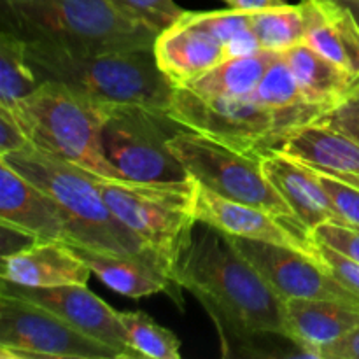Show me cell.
Returning <instances> with one entry per match:
<instances>
[{
  "instance_id": "28",
  "label": "cell",
  "mask_w": 359,
  "mask_h": 359,
  "mask_svg": "<svg viewBox=\"0 0 359 359\" xmlns=\"http://www.w3.org/2000/svg\"><path fill=\"white\" fill-rule=\"evenodd\" d=\"M119 318H121V325L128 337L130 346L140 358H181V340L170 330L158 325L146 312H121Z\"/></svg>"
},
{
  "instance_id": "15",
  "label": "cell",
  "mask_w": 359,
  "mask_h": 359,
  "mask_svg": "<svg viewBox=\"0 0 359 359\" xmlns=\"http://www.w3.org/2000/svg\"><path fill=\"white\" fill-rule=\"evenodd\" d=\"M74 252L91 269L102 283L112 291L128 298H146L165 293L181 304V286L175 283L174 272L161 262L140 255L98 251L67 242Z\"/></svg>"
},
{
  "instance_id": "17",
  "label": "cell",
  "mask_w": 359,
  "mask_h": 359,
  "mask_svg": "<svg viewBox=\"0 0 359 359\" xmlns=\"http://www.w3.org/2000/svg\"><path fill=\"white\" fill-rule=\"evenodd\" d=\"M91 273L65 241H35L0 262V279L30 287L88 284Z\"/></svg>"
},
{
  "instance_id": "39",
  "label": "cell",
  "mask_w": 359,
  "mask_h": 359,
  "mask_svg": "<svg viewBox=\"0 0 359 359\" xmlns=\"http://www.w3.org/2000/svg\"><path fill=\"white\" fill-rule=\"evenodd\" d=\"M351 97H359V83L356 84V86H354V90H353V95H351Z\"/></svg>"
},
{
  "instance_id": "24",
  "label": "cell",
  "mask_w": 359,
  "mask_h": 359,
  "mask_svg": "<svg viewBox=\"0 0 359 359\" xmlns=\"http://www.w3.org/2000/svg\"><path fill=\"white\" fill-rule=\"evenodd\" d=\"M277 53L279 51H258L228 58L186 86L209 97L251 98Z\"/></svg>"
},
{
  "instance_id": "21",
  "label": "cell",
  "mask_w": 359,
  "mask_h": 359,
  "mask_svg": "<svg viewBox=\"0 0 359 359\" xmlns=\"http://www.w3.org/2000/svg\"><path fill=\"white\" fill-rule=\"evenodd\" d=\"M305 44L353 74L359 83V27L337 0H302Z\"/></svg>"
},
{
  "instance_id": "18",
  "label": "cell",
  "mask_w": 359,
  "mask_h": 359,
  "mask_svg": "<svg viewBox=\"0 0 359 359\" xmlns=\"http://www.w3.org/2000/svg\"><path fill=\"white\" fill-rule=\"evenodd\" d=\"M153 51L160 70L175 86H186L230 58L221 42L191 23L186 14L174 27L158 35Z\"/></svg>"
},
{
  "instance_id": "7",
  "label": "cell",
  "mask_w": 359,
  "mask_h": 359,
  "mask_svg": "<svg viewBox=\"0 0 359 359\" xmlns=\"http://www.w3.org/2000/svg\"><path fill=\"white\" fill-rule=\"evenodd\" d=\"M189 177L233 202L259 207L293 226L307 230L266 177L262 153H245L182 128L168 142ZM309 231V230H307Z\"/></svg>"
},
{
  "instance_id": "35",
  "label": "cell",
  "mask_w": 359,
  "mask_h": 359,
  "mask_svg": "<svg viewBox=\"0 0 359 359\" xmlns=\"http://www.w3.org/2000/svg\"><path fill=\"white\" fill-rule=\"evenodd\" d=\"M318 359H359V326L318 349Z\"/></svg>"
},
{
  "instance_id": "19",
  "label": "cell",
  "mask_w": 359,
  "mask_h": 359,
  "mask_svg": "<svg viewBox=\"0 0 359 359\" xmlns=\"http://www.w3.org/2000/svg\"><path fill=\"white\" fill-rule=\"evenodd\" d=\"M276 151L316 170L359 175V144L321 119L284 133Z\"/></svg>"
},
{
  "instance_id": "14",
  "label": "cell",
  "mask_w": 359,
  "mask_h": 359,
  "mask_svg": "<svg viewBox=\"0 0 359 359\" xmlns=\"http://www.w3.org/2000/svg\"><path fill=\"white\" fill-rule=\"evenodd\" d=\"M0 224L32 241H67L65 217L55 200L0 160Z\"/></svg>"
},
{
  "instance_id": "22",
  "label": "cell",
  "mask_w": 359,
  "mask_h": 359,
  "mask_svg": "<svg viewBox=\"0 0 359 359\" xmlns=\"http://www.w3.org/2000/svg\"><path fill=\"white\" fill-rule=\"evenodd\" d=\"M283 55L309 104L330 111L353 95L356 77L305 42L286 49Z\"/></svg>"
},
{
  "instance_id": "26",
  "label": "cell",
  "mask_w": 359,
  "mask_h": 359,
  "mask_svg": "<svg viewBox=\"0 0 359 359\" xmlns=\"http://www.w3.org/2000/svg\"><path fill=\"white\" fill-rule=\"evenodd\" d=\"M41 86L27 55V42L4 28L0 34V105H11Z\"/></svg>"
},
{
  "instance_id": "1",
  "label": "cell",
  "mask_w": 359,
  "mask_h": 359,
  "mask_svg": "<svg viewBox=\"0 0 359 359\" xmlns=\"http://www.w3.org/2000/svg\"><path fill=\"white\" fill-rule=\"evenodd\" d=\"M174 279L209 312L226 356L233 342L251 347L259 339H286L284 300L223 231L196 224L175 263Z\"/></svg>"
},
{
  "instance_id": "25",
  "label": "cell",
  "mask_w": 359,
  "mask_h": 359,
  "mask_svg": "<svg viewBox=\"0 0 359 359\" xmlns=\"http://www.w3.org/2000/svg\"><path fill=\"white\" fill-rule=\"evenodd\" d=\"M251 28L262 51H286L305 42V18L300 4L252 11Z\"/></svg>"
},
{
  "instance_id": "23",
  "label": "cell",
  "mask_w": 359,
  "mask_h": 359,
  "mask_svg": "<svg viewBox=\"0 0 359 359\" xmlns=\"http://www.w3.org/2000/svg\"><path fill=\"white\" fill-rule=\"evenodd\" d=\"M251 100L276 112L280 139L294 126L316 121L326 112L323 107L309 104L283 51L277 53L273 62L265 70L255 93L251 95Z\"/></svg>"
},
{
  "instance_id": "5",
  "label": "cell",
  "mask_w": 359,
  "mask_h": 359,
  "mask_svg": "<svg viewBox=\"0 0 359 359\" xmlns=\"http://www.w3.org/2000/svg\"><path fill=\"white\" fill-rule=\"evenodd\" d=\"M6 107L34 147L100 177L123 179L102 151L100 132L109 105L46 81L34 93Z\"/></svg>"
},
{
  "instance_id": "11",
  "label": "cell",
  "mask_w": 359,
  "mask_h": 359,
  "mask_svg": "<svg viewBox=\"0 0 359 359\" xmlns=\"http://www.w3.org/2000/svg\"><path fill=\"white\" fill-rule=\"evenodd\" d=\"M228 238L280 300H335L359 307V298L333 277L321 259L269 242L231 235Z\"/></svg>"
},
{
  "instance_id": "29",
  "label": "cell",
  "mask_w": 359,
  "mask_h": 359,
  "mask_svg": "<svg viewBox=\"0 0 359 359\" xmlns=\"http://www.w3.org/2000/svg\"><path fill=\"white\" fill-rule=\"evenodd\" d=\"M119 13L133 23L160 35L174 27L186 14L175 0H109Z\"/></svg>"
},
{
  "instance_id": "12",
  "label": "cell",
  "mask_w": 359,
  "mask_h": 359,
  "mask_svg": "<svg viewBox=\"0 0 359 359\" xmlns=\"http://www.w3.org/2000/svg\"><path fill=\"white\" fill-rule=\"evenodd\" d=\"M0 293L23 298L46 311L53 312L79 332L107 344L118 351L123 359L140 358L132 349L121 325V312L114 311L102 298L91 293L86 284H69L55 287H30L2 279Z\"/></svg>"
},
{
  "instance_id": "10",
  "label": "cell",
  "mask_w": 359,
  "mask_h": 359,
  "mask_svg": "<svg viewBox=\"0 0 359 359\" xmlns=\"http://www.w3.org/2000/svg\"><path fill=\"white\" fill-rule=\"evenodd\" d=\"M168 114L184 128L245 153H265L280 139L276 112L251 98L209 97L175 86Z\"/></svg>"
},
{
  "instance_id": "6",
  "label": "cell",
  "mask_w": 359,
  "mask_h": 359,
  "mask_svg": "<svg viewBox=\"0 0 359 359\" xmlns=\"http://www.w3.org/2000/svg\"><path fill=\"white\" fill-rule=\"evenodd\" d=\"M105 203L116 217L174 272L198 224L193 177L179 182H137L98 177Z\"/></svg>"
},
{
  "instance_id": "33",
  "label": "cell",
  "mask_w": 359,
  "mask_h": 359,
  "mask_svg": "<svg viewBox=\"0 0 359 359\" xmlns=\"http://www.w3.org/2000/svg\"><path fill=\"white\" fill-rule=\"evenodd\" d=\"M319 119L359 144V97H349L337 107L326 111Z\"/></svg>"
},
{
  "instance_id": "30",
  "label": "cell",
  "mask_w": 359,
  "mask_h": 359,
  "mask_svg": "<svg viewBox=\"0 0 359 359\" xmlns=\"http://www.w3.org/2000/svg\"><path fill=\"white\" fill-rule=\"evenodd\" d=\"M312 170H314L318 181L321 182L325 191L332 198L335 209L344 217L346 224L359 226V188L349 184L344 179L337 177V175L328 174V172L316 170V168H312Z\"/></svg>"
},
{
  "instance_id": "27",
  "label": "cell",
  "mask_w": 359,
  "mask_h": 359,
  "mask_svg": "<svg viewBox=\"0 0 359 359\" xmlns=\"http://www.w3.org/2000/svg\"><path fill=\"white\" fill-rule=\"evenodd\" d=\"M186 18L209 32L217 42H221L230 58L262 51L252 34L249 11H238L231 7L223 11H207V13H189L188 11Z\"/></svg>"
},
{
  "instance_id": "31",
  "label": "cell",
  "mask_w": 359,
  "mask_h": 359,
  "mask_svg": "<svg viewBox=\"0 0 359 359\" xmlns=\"http://www.w3.org/2000/svg\"><path fill=\"white\" fill-rule=\"evenodd\" d=\"M316 242L330 245L335 251L349 256L359 263V226L354 224L328 223L312 231Z\"/></svg>"
},
{
  "instance_id": "20",
  "label": "cell",
  "mask_w": 359,
  "mask_h": 359,
  "mask_svg": "<svg viewBox=\"0 0 359 359\" xmlns=\"http://www.w3.org/2000/svg\"><path fill=\"white\" fill-rule=\"evenodd\" d=\"M284 321L286 340L302 347L307 358L318 359L319 347L359 326V307L335 300H287Z\"/></svg>"
},
{
  "instance_id": "34",
  "label": "cell",
  "mask_w": 359,
  "mask_h": 359,
  "mask_svg": "<svg viewBox=\"0 0 359 359\" xmlns=\"http://www.w3.org/2000/svg\"><path fill=\"white\" fill-rule=\"evenodd\" d=\"M30 144L28 137L25 135L23 128L14 118L13 112L0 105V156H7L11 153L23 149Z\"/></svg>"
},
{
  "instance_id": "4",
  "label": "cell",
  "mask_w": 359,
  "mask_h": 359,
  "mask_svg": "<svg viewBox=\"0 0 359 359\" xmlns=\"http://www.w3.org/2000/svg\"><path fill=\"white\" fill-rule=\"evenodd\" d=\"M4 28L30 42L81 53L153 49L158 34L123 16L109 0H2Z\"/></svg>"
},
{
  "instance_id": "9",
  "label": "cell",
  "mask_w": 359,
  "mask_h": 359,
  "mask_svg": "<svg viewBox=\"0 0 359 359\" xmlns=\"http://www.w3.org/2000/svg\"><path fill=\"white\" fill-rule=\"evenodd\" d=\"M0 359H123L53 312L0 293Z\"/></svg>"
},
{
  "instance_id": "16",
  "label": "cell",
  "mask_w": 359,
  "mask_h": 359,
  "mask_svg": "<svg viewBox=\"0 0 359 359\" xmlns=\"http://www.w3.org/2000/svg\"><path fill=\"white\" fill-rule=\"evenodd\" d=\"M262 160L266 177L311 233L323 224H346L311 167L276 149L262 153Z\"/></svg>"
},
{
  "instance_id": "8",
  "label": "cell",
  "mask_w": 359,
  "mask_h": 359,
  "mask_svg": "<svg viewBox=\"0 0 359 359\" xmlns=\"http://www.w3.org/2000/svg\"><path fill=\"white\" fill-rule=\"evenodd\" d=\"M182 128L167 109L109 105L100 132L102 151L119 175L128 181H186L189 174L168 146Z\"/></svg>"
},
{
  "instance_id": "38",
  "label": "cell",
  "mask_w": 359,
  "mask_h": 359,
  "mask_svg": "<svg viewBox=\"0 0 359 359\" xmlns=\"http://www.w3.org/2000/svg\"><path fill=\"white\" fill-rule=\"evenodd\" d=\"M337 177L344 179V181L349 182V184H353V186H356V188H359V175H337Z\"/></svg>"
},
{
  "instance_id": "13",
  "label": "cell",
  "mask_w": 359,
  "mask_h": 359,
  "mask_svg": "<svg viewBox=\"0 0 359 359\" xmlns=\"http://www.w3.org/2000/svg\"><path fill=\"white\" fill-rule=\"evenodd\" d=\"M195 212L198 223L209 224L231 237L269 242L321 259L318 242L311 231L293 226L259 207L245 205L219 196L200 182L196 186Z\"/></svg>"
},
{
  "instance_id": "37",
  "label": "cell",
  "mask_w": 359,
  "mask_h": 359,
  "mask_svg": "<svg viewBox=\"0 0 359 359\" xmlns=\"http://www.w3.org/2000/svg\"><path fill=\"white\" fill-rule=\"evenodd\" d=\"M337 2L342 4V6L346 7L351 14H353L354 21H356L358 27H359V0H337Z\"/></svg>"
},
{
  "instance_id": "36",
  "label": "cell",
  "mask_w": 359,
  "mask_h": 359,
  "mask_svg": "<svg viewBox=\"0 0 359 359\" xmlns=\"http://www.w3.org/2000/svg\"><path fill=\"white\" fill-rule=\"evenodd\" d=\"M228 7L238 11H262V9H270V7H279L287 4L286 0H223Z\"/></svg>"
},
{
  "instance_id": "2",
  "label": "cell",
  "mask_w": 359,
  "mask_h": 359,
  "mask_svg": "<svg viewBox=\"0 0 359 359\" xmlns=\"http://www.w3.org/2000/svg\"><path fill=\"white\" fill-rule=\"evenodd\" d=\"M25 42L39 83H60L104 105L168 111L175 84L160 70L153 49L81 53L46 42Z\"/></svg>"
},
{
  "instance_id": "3",
  "label": "cell",
  "mask_w": 359,
  "mask_h": 359,
  "mask_svg": "<svg viewBox=\"0 0 359 359\" xmlns=\"http://www.w3.org/2000/svg\"><path fill=\"white\" fill-rule=\"evenodd\" d=\"M0 160L7 161L14 170L55 200L65 217V242L98 251L147 256L161 262L109 209L98 186L100 175L51 156L32 144L16 153L0 156Z\"/></svg>"
},
{
  "instance_id": "32",
  "label": "cell",
  "mask_w": 359,
  "mask_h": 359,
  "mask_svg": "<svg viewBox=\"0 0 359 359\" xmlns=\"http://www.w3.org/2000/svg\"><path fill=\"white\" fill-rule=\"evenodd\" d=\"M318 248L323 263L328 266L333 277L359 298V263L321 242H318Z\"/></svg>"
}]
</instances>
